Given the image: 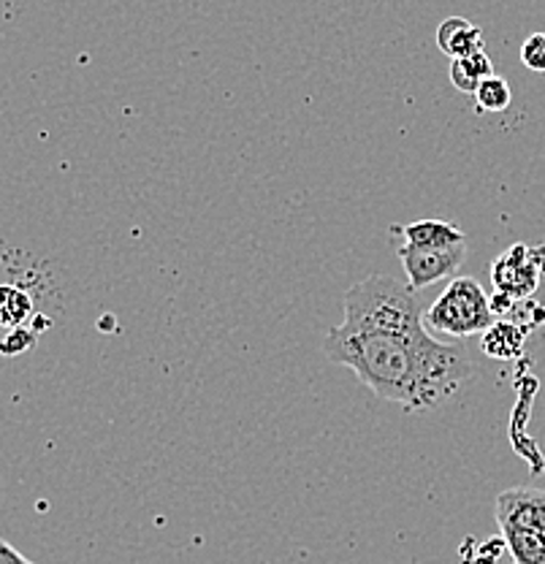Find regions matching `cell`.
I'll return each instance as SVG.
<instances>
[{
    "mask_svg": "<svg viewBox=\"0 0 545 564\" xmlns=\"http://www.w3.org/2000/svg\"><path fill=\"white\" fill-rule=\"evenodd\" d=\"M324 352L407 413L443 408L475 369L465 350L426 328L418 299L389 274H369L345 293V317L326 334Z\"/></svg>",
    "mask_w": 545,
    "mask_h": 564,
    "instance_id": "6da1fadb",
    "label": "cell"
},
{
    "mask_svg": "<svg viewBox=\"0 0 545 564\" xmlns=\"http://www.w3.org/2000/svg\"><path fill=\"white\" fill-rule=\"evenodd\" d=\"M426 328H435L448 337L465 339L489 332L497 323L491 299L475 278H454L424 313Z\"/></svg>",
    "mask_w": 545,
    "mask_h": 564,
    "instance_id": "7a4b0ae2",
    "label": "cell"
},
{
    "mask_svg": "<svg viewBox=\"0 0 545 564\" xmlns=\"http://www.w3.org/2000/svg\"><path fill=\"white\" fill-rule=\"evenodd\" d=\"M396 256H400L404 274L410 280V291H418V288H429L439 280L454 278L467 258V242L450 247L402 245Z\"/></svg>",
    "mask_w": 545,
    "mask_h": 564,
    "instance_id": "3957f363",
    "label": "cell"
},
{
    "mask_svg": "<svg viewBox=\"0 0 545 564\" xmlns=\"http://www.w3.org/2000/svg\"><path fill=\"white\" fill-rule=\"evenodd\" d=\"M537 247L513 245L510 250L502 252L491 267V282H494L497 293H505L513 302H524L541 285L545 274V263L537 261Z\"/></svg>",
    "mask_w": 545,
    "mask_h": 564,
    "instance_id": "277c9868",
    "label": "cell"
},
{
    "mask_svg": "<svg viewBox=\"0 0 545 564\" xmlns=\"http://www.w3.org/2000/svg\"><path fill=\"white\" fill-rule=\"evenodd\" d=\"M497 524L502 529H521V532H545V489L519 486L497 497L494 505Z\"/></svg>",
    "mask_w": 545,
    "mask_h": 564,
    "instance_id": "5b68a950",
    "label": "cell"
},
{
    "mask_svg": "<svg viewBox=\"0 0 545 564\" xmlns=\"http://www.w3.org/2000/svg\"><path fill=\"white\" fill-rule=\"evenodd\" d=\"M437 46L450 61H461L483 50V31L465 17H448L437 28Z\"/></svg>",
    "mask_w": 545,
    "mask_h": 564,
    "instance_id": "8992f818",
    "label": "cell"
},
{
    "mask_svg": "<svg viewBox=\"0 0 545 564\" xmlns=\"http://www.w3.org/2000/svg\"><path fill=\"white\" fill-rule=\"evenodd\" d=\"M396 234H402L404 245L415 247H450L465 242V234L454 226V223L445 220H415L410 226L394 228Z\"/></svg>",
    "mask_w": 545,
    "mask_h": 564,
    "instance_id": "52a82bcc",
    "label": "cell"
},
{
    "mask_svg": "<svg viewBox=\"0 0 545 564\" xmlns=\"http://www.w3.org/2000/svg\"><path fill=\"white\" fill-rule=\"evenodd\" d=\"M524 339H526L524 326L510 321H497L489 332H483L480 348H483L486 356L508 361V358L521 356V350H524Z\"/></svg>",
    "mask_w": 545,
    "mask_h": 564,
    "instance_id": "ba28073f",
    "label": "cell"
},
{
    "mask_svg": "<svg viewBox=\"0 0 545 564\" xmlns=\"http://www.w3.org/2000/svg\"><path fill=\"white\" fill-rule=\"evenodd\" d=\"M489 76H494V66H491V57L483 50L475 52L470 57H461V61L450 63V82L459 93H472L483 85Z\"/></svg>",
    "mask_w": 545,
    "mask_h": 564,
    "instance_id": "9c48e42d",
    "label": "cell"
},
{
    "mask_svg": "<svg viewBox=\"0 0 545 564\" xmlns=\"http://www.w3.org/2000/svg\"><path fill=\"white\" fill-rule=\"evenodd\" d=\"M500 538L513 564H545V532H521V529H502Z\"/></svg>",
    "mask_w": 545,
    "mask_h": 564,
    "instance_id": "30bf717a",
    "label": "cell"
},
{
    "mask_svg": "<svg viewBox=\"0 0 545 564\" xmlns=\"http://www.w3.org/2000/svg\"><path fill=\"white\" fill-rule=\"evenodd\" d=\"M31 299L20 288L0 285V326L20 328L22 321L31 315Z\"/></svg>",
    "mask_w": 545,
    "mask_h": 564,
    "instance_id": "8fae6325",
    "label": "cell"
},
{
    "mask_svg": "<svg viewBox=\"0 0 545 564\" xmlns=\"http://www.w3.org/2000/svg\"><path fill=\"white\" fill-rule=\"evenodd\" d=\"M475 101H478V109L483 111H505L513 101V93H510L508 82L494 74L475 90Z\"/></svg>",
    "mask_w": 545,
    "mask_h": 564,
    "instance_id": "7c38bea8",
    "label": "cell"
},
{
    "mask_svg": "<svg viewBox=\"0 0 545 564\" xmlns=\"http://www.w3.org/2000/svg\"><path fill=\"white\" fill-rule=\"evenodd\" d=\"M521 63L530 70L545 74V33H532L521 44Z\"/></svg>",
    "mask_w": 545,
    "mask_h": 564,
    "instance_id": "4fadbf2b",
    "label": "cell"
},
{
    "mask_svg": "<svg viewBox=\"0 0 545 564\" xmlns=\"http://www.w3.org/2000/svg\"><path fill=\"white\" fill-rule=\"evenodd\" d=\"M33 343H36V339H33L31 332H25V328H11L9 337L0 343V352H6V356H17V352L31 348Z\"/></svg>",
    "mask_w": 545,
    "mask_h": 564,
    "instance_id": "5bb4252c",
    "label": "cell"
},
{
    "mask_svg": "<svg viewBox=\"0 0 545 564\" xmlns=\"http://www.w3.org/2000/svg\"><path fill=\"white\" fill-rule=\"evenodd\" d=\"M0 564H36V562L25 560V556H22L14 545L6 543V540L0 538Z\"/></svg>",
    "mask_w": 545,
    "mask_h": 564,
    "instance_id": "9a60e30c",
    "label": "cell"
}]
</instances>
